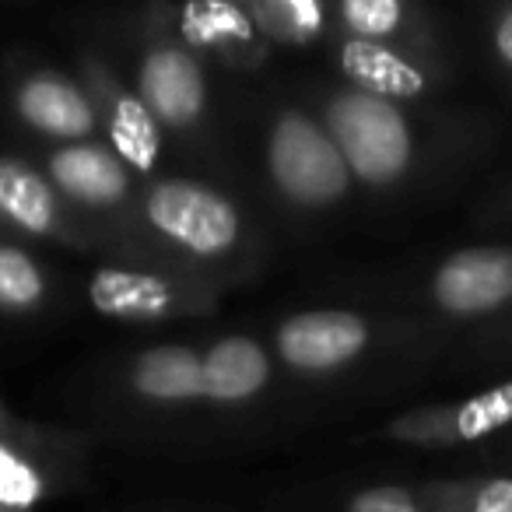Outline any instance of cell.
I'll return each instance as SVG.
<instances>
[{
	"mask_svg": "<svg viewBox=\"0 0 512 512\" xmlns=\"http://www.w3.org/2000/svg\"><path fill=\"white\" fill-rule=\"evenodd\" d=\"M43 299V274L32 256L15 246H0V309H29Z\"/></svg>",
	"mask_w": 512,
	"mask_h": 512,
	"instance_id": "cell-15",
	"label": "cell"
},
{
	"mask_svg": "<svg viewBox=\"0 0 512 512\" xmlns=\"http://www.w3.org/2000/svg\"><path fill=\"white\" fill-rule=\"evenodd\" d=\"M0 512H4V509H0Z\"/></svg>",
	"mask_w": 512,
	"mask_h": 512,
	"instance_id": "cell-22",
	"label": "cell"
},
{
	"mask_svg": "<svg viewBox=\"0 0 512 512\" xmlns=\"http://www.w3.org/2000/svg\"><path fill=\"white\" fill-rule=\"evenodd\" d=\"M43 495L36 467L0 439V509H29Z\"/></svg>",
	"mask_w": 512,
	"mask_h": 512,
	"instance_id": "cell-16",
	"label": "cell"
},
{
	"mask_svg": "<svg viewBox=\"0 0 512 512\" xmlns=\"http://www.w3.org/2000/svg\"><path fill=\"white\" fill-rule=\"evenodd\" d=\"M348 512H418V502L411 498V491L386 484V488H369L355 495Z\"/></svg>",
	"mask_w": 512,
	"mask_h": 512,
	"instance_id": "cell-19",
	"label": "cell"
},
{
	"mask_svg": "<svg viewBox=\"0 0 512 512\" xmlns=\"http://www.w3.org/2000/svg\"><path fill=\"white\" fill-rule=\"evenodd\" d=\"M435 302L446 313L477 316L512 302V249H463L435 274Z\"/></svg>",
	"mask_w": 512,
	"mask_h": 512,
	"instance_id": "cell-4",
	"label": "cell"
},
{
	"mask_svg": "<svg viewBox=\"0 0 512 512\" xmlns=\"http://www.w3.org/2000/svg\"><path fill=\"white\" fill-rule=\"evenodd\" d=\"M369 341V330L355 313L320 309V313L292 316L278 330V351L288 365L302 372H323L351 362Z\"/></svg>",
	"mask_w": 512,
	"mask_h": 512,
	"instance_id": "cell-5",
	"label": "cell"
},
{
	"mask_svg": "<svg viewBox=\"0 0 512 512\" xmlns=\"http://www.w3.org/2000/svg\"><path fill=\"white\" fill-rule=\"evenodd\" d=\"M267 355L249 337H225L204 355V397L246 400L267 383Z\"/></svg>",
	"mask_w": 512,
	"mask_h": 512,
	"instance_id": "cell-9",
	"label": "cell"
},
{
	"mask_svg": "<svg viewBox=\"0 0 512 512\" xmlns=\"http://www.w3.org/2000/svg\"><path fill=\"white\" fill-rule=\"evenodd\" d=\"M341 18L358 36H386L400 25L404 8L397 0H348L341 8Z\"/></svg>",
	"mask_w": 512,
	"mask_h": 512,
	"instance_id": "cell-18",
	"label": "cell"
},
{
	"mask_svg": "<svg viewBox=\"0 0 512 512\" xmlns=\"http://www.w3.org/2000/svg\"><path fill=\"white\" fill-rule=\"evenodd\" d=\"M134 386L155 400L204 397V358L190 348H155L137 358Z\"/></svg>",
	"mask_w": 512,
	"mask_h": 512,
	"instance_id": "cell-11",
	"label": "cell"
},
{
	"mask_svg": "<svg viewBox=\"0 0 512 512\" xmlns=\"http://www.w3.org/2000/svg\"><path fill=\"white\" fill-rule=\"evenodd\" d=\"M148 218L190 253H225L239 235V214L218 190L193 179H165L148 193Z\"/></svg>",
	"mask_w": 512,
	"mask_h": 512,
	"instance_id": "cell-3",
	"label": "cell"
},
{
	"mask_svg": "<svg viewBox=\"0 0 512 512\" xmlns=\"http://www.w3.org/2000/svg\"><path fill=\"white\" fill-rule=\"evenodd\" d=\"M0 214L25 232H50L57 221L50 183L18 158H0Z\"/></svg>",
	"mask_w": 512,
	"mask_h": 512,
	"instance_id": "cell-10",
	"label": "cell"
},
{
	"mask_svg": "<svg viewBox=\"0 0 512 512\" xmlns=\"http://www.w3.org/2000/svg\"><path fill=\"white\" fill-rule=\"evenodd\" d=\"M344 71L355 81L376 92H397V95H414L421 88V78L411 64H404L400 57H393L390 50L372 43H351L344 50Z\"/></svg>",
	"mask_w": 512,
	"mask_h": 512,
	"instance_id": "cell-13",
	"label": "cell"
},
{
	"mask_svg": "<svg viewBox=\"0 0 512 512\" xmlns=\"http://www.w3.org/2000/svg\"><path fill=\"white\" fill-rule=\"evenodd\" d=\"M495 46H498V53H502L505 64L512 67V11H505L502 22H498V29H495Z\"/></svg>",
	"mask_w": 512,
	"mask_h": 512,
	"instance_id": "cell-21",
	"label": "cell"
},
{
	"mask_svg": "<svg viewBox=\"0 0 512 512\" xmlns=\"http://www.w3.org/2000/svg\"><path fill=\"white\" fill-rule=\"evenodd\" d=\"M92 302L106 316H162L172 302V292L151 274L99 271L92 281Z\"/></svg>",
	"mask_w": 512,
	"mask_h": 512,
	"instance_id": "cell-12",
	"label": "cell"
},
{
	"mask_svg": "<svg viewBox=\"0 0 512 512\" xmlns=\"http://www.w3.org/2000/svg\"><path fill=\"white\" fill-rule=\"evenodd\" d=\"M271 176L299 204H330L348 190V165L334 137L302 113H285L271 134Z\"/></svg>",
	"mask_w": 512,
	"mask_h": 512,
	"instance_id": "cell-2",
	"label": "cell"
},
{
	"mask_svg": "<svg viewBox=\"0 0 512 512\" xmlns=\"http://www.w3.org/2000/svg\"><path fill=\"white\" fill-rule=\"evenodd\" d=\"M327 123L348 172L365 183H390L411 162V130L383 95H337L327 109Z\"/></svg>",
	"mask_w": 512,
	"mask_h": 512,
	"instance_id": "cell-1",
	"label": "cell"
},
{
	"mask_svg": "<svg viewBox=\"0 0 512 512\" xmlns=\"http://www.w3.org/2000/svg\"><path fill=\"white\" fill-rule=\"evenodd\" d=\"M141 102L172 127L193 123L204 109V74L183 50H155L141 67Z\"/></svg>",
	"mask_w": 512,
	"mask_h": 512,
	"instance_id": "cell-6",
	"label": "cell"
},
{
	"mask_svg": "<svg viewBox=\"0 0 512 512\" xmlns=\"http://www.w3.org/2000/svg\"><path fill=\"white\" fill-rule=\"evenodd\" d=\"M474 512H512V481H509V477L484 484Z\"/></svg>",
	"mask_w": 512,
	"mask_h": 512,
	"instance_id": "cell-20",
	"label": "cell"
},
{
	"mask_svg": "<svg viewBox=\"0 0 512 512\" xmlns=\"http://www.w3.org/2000/svg\"><path fill=\"white\" fill-rule=\"evenodd\" d=\"M113 141L134 169L148 172L158 158V127L141 99L120 95L113 106Z\"/></svg>",
	"mask_w": 512,
	"mask_h": 512,
	"instance_id": "cell-14",
	"label": "cell"
},
{
	"mask_svg": "<svg viewBox=\"0 0 512 512\" xmlns=\"http://www.w3.org/2000/svg\"><path fill=\"white\" fill-rule=\"evenodd\" d=\"M53 183L81 204H116L127 193V169L120 158L92 144H71L50 158Z\"/></svg>",
	"mask_w": 512,
	"mask_h": 512,
	"instance_id": "cell-8",
	"label": "cell"
},
{
	"mask_svg": "<svg viewBox=\"0 0 512 512\" xmlns=\"http://www.w3.org/2000/svg\"><path fill=\"white\" fill-rule=\"evenodd\" d=\"M509 421H512V383L488 390L470 400V404H463L460 414H456V432L463 439H477V435L495 432V428L509 425Z\"/></svg>",
	"mask_w": 512,
	"mask_h": 512,
	"instance_id": "cell-17",
	"label": "cell"
},
{
	"mask_svg": "<svg viewBox=\"0 0 512 512\" xmlns=\"http://www.w3.org/2000/svg\"><path fill=\"white\" fill-rule=\"evenodd\" d=\"M18 109L36 130L50 137H64V141H78V137L92 134V106L60 74H36L22 85L18 92Z\"/></svg>",
	"mask_w": 512,
	"mask_h": 512,
	"instance_id": "cell-7",
	"label": "cell"
}]
</instances>
